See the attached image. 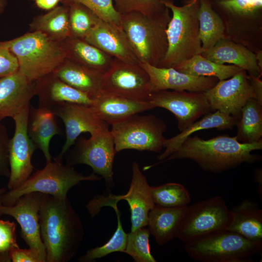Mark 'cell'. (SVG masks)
Wrapping results in <instances>:
<instances>
[{
	"label": "cell",
	"instance_id": "obj_8",
	"mask_svg": "<svg viewBox=\"0 0 262 262\" xmlns=\"http://www.w3.org/2000/svg\"><path fill=\"white\" fill-rule=\"evenodd\" d=\"M193 259L201 262H250L262 251V242L250 241L236 232L224 230L185 244Z\"/></svg>",
	"mask_w": 262,
	"mask_h": 262
},
{
	"label": "cell",
	"instance_id": "obj_22",
	"mask_svg": "<svg viewBox=\"0 0 262 262\" xmlns=\"http://www.w3.org/2000/svg\"><path fill=\"white\" fill-rule=\"evenodd\" d=\"M90 107L99 119L111 125L154 108L150 101L134 100L103 91Z\"/></svg>",
	"mask_w": 262,
	"mask_h": 262
},
{
	"label": "cell",
	"instance_id": "obj_36",
	"mask_svg": "<svg viewBox=\"0 0 262 262\" xmlns=\"http://www.w3.org/2000/svg\"><path fill=\"white\" fill-rule=\"evenodd\" d=\"M65 4L69 9L70 35L69 37L84 39L100 19L92 10L78 2Z\"/></svg>",
	"mask_w": 262,
	"mask_h": 262
},
{
	"label": "cell",
	"instance_id": "obj_20",
	"mask_svg": "<svg viewBox=\"0 0 262 262\" xmlns=\"http://www.w3.org/2000/svg\"><path fill=\"white\" fill-rule=\"evenodd\" d=\"M34 95L35 82L29 81L19 70L0 78V121L30 106Z\"/></svg>",
	"mask_w": 262,
	"mask_h": 262
},
{
	"label": "cell",
	"instance_id": "obj_17",
	"mask_svg": "<svg viewBox=\"0 0 262 262\" xmlns=\"http://www.w3.org/2000/svg\"><path fill=\"white\" fill-rule=\"evenodd\" d=\"M43 194L33 192L21 196L12 206L2 205L0 215L13 217L21 228L20 235L29 248L46 262L47 254L40 230L39 211Z\"/></svg>",
	"mask_w": 262,
	"mask_h": 262
},
{
	"label": "cell",
	"instance_id": "obj_27",
	"mask_svg": "<svg viewBox=\"0 0 262 262\" xmlns=\"http://www.w3.org/2000/svg\"><path fill=\"white\" fill-rule=\"evenodd\" d=\"M187 206L165 208L155 205L150 211L147 226L158 245H164L176 238Z\"/></svg>",
	"mask_w": 262,
	"mask_h": 262
},
{
	"label": "cell",
	"instance_id": "obj_45",
	"mask_svg": "<svg viewBox=\"0 0 262 262\" xmlns=\"http://www.w3.org/2000/svg\"><path fill=\"white\" fill-rule=\"evenodd\" d=\"M249 79L253 88L254 99L262 104V82L260 78L249 75Z\"/></svg>",
	"mask_w": 262,
	"mask_h": 262
},
{
	"label": "cell",
	"instance_id": "obj_47",
	"mask_svg": "<svg viewBox=\"0 0 262 262\" xmlns=\"http://www.w3.org/2000/svg\"><path fill=\"white\" fill-rule=\"evenodd\" d=\"M254 180L258 184L257 192L260 197L262 198V170L261 168L257 169L254 173Z\"/></svg>",
	"mask_w": 262,
	"mask_h": 262
},
{
	"label": "cell",
	"instance_id": "obj_42",
	"mask_svg": "<svg viewBox=\"0 0 262 262\" xmlns=\"http://www.w3.org/2000/svg\"><path fill=\"white\" fill-rule=\"evenodd\" d=\"M19 70L16 57L9 49L6 41H0V78Z\"/></svg>",
	"mask_w": 262,
	"mask_h": 262
},
{
	"label": "cell",
	"instance_id": "obj_12",
	"mask_svg": "<svg viewBox=\"0 0 262 262\" xmlns=\"http://www.w3.org/2000/svg\"><path fill=\"white\" fill-rule=\"evenodd\" d=\"M116 153L109 128L91 135L88 139L80 138L71 156L68 165L85 164L93 173L104 179L108 188L114 186L113 163Z\"/></svg>",
	"mask_w": 262,
	"mask_h": 262
},
{
	"label": "cell",
	"instance_id": "obj_29",
	"mask_svg": "<svg viewBox=\"0 0 262 262\" xmlns=\"http://www.w3.org/2000/svg\"><path fill=\"white\" fill-rule=\"evenodd\" d=\"M62 42L67 58L102 74L114 61V58L83 39L68 37Z\"/></svg>",
	"mask_w": 262,
	"mask_h": 262
},
{
	"label": "cell",
	"instance_id": "obj_15",
	"mask_svg": "<svg viewBox=\"0 0 262 262\" xmlns=\"http://www.w3.org/2000/svg\"><path fill=\"white\" fill-rule=\"evenodd\" d=\"M149 101L154 108H163L173 113L180 131L212 110L204 92L161 90L153 92Z\"/></svg>",
	"mask_w": 262,
	"mask_h": 262
},
{
	"label": "cell",
	"instance_id": "obj_39",
	"mask_svg": "<svg viewBox=\"0 0 262 262\" xmlns=\"http://www.w3.org/2000/svg\"><path fill=\"white\" fill-rule=\"evenodd\" d=\"M63 4L80 3L95 13L101 20L121 27V15L116 10L113 0H62Z\"/></svg>",
	"mask_w": 262,
	"mask_h": 262
},
{
	"label": "cell",
	"instance_id": "obj_1",
	"mask_svg": "<svg viewBox=\"0 0 262 262\" xmlns=\"http://www.w3.org/2000/svg\"><path fill=\"white\" fill-rule=\"evenodd\" d=\"M39 225L46 262H67L75 256L84 231L81 220L67 197L43 194Z\"/></svg>",
	"mask_w": 262,
	"mask_h": 262
},
{
	"label": "cell",
	"instance_id": "obj_31",
	"mask_svg": "<svg viewBox=\"0 0 262 262\" xmlns=\"http://www.w3.org/2000/svg\"><path fill=\"white\" fill-rule=\"evenodd\" d=\"M30 26L33 31L41 32L59 42L64 41L70 35L68 6H56L46 14L36 16Z\"/></svg>",
	"mask_w": 262,
	"mask_h": 262
},
{
	"label": "cell",
	"instance_id": "obj_13",
	"mask_svg": "<svg viewBox=\"0 0 262 262\" xmlns=\"http://www.w3.org/2000/svg\"><path fill=\"white\" fill-rule=\"evenodd\" d=\"M102 91L131 99L149 101L152 92L149 77L140 64H131L114 58L102 75Z\"/></svg>",
	"mask_w": 262,
	"mask_h": 262
},
{
	"label": "cell",
	"instance_id": "obj_4",
	"mask_svg": "<svg viewBox=\"0 0 262 262\" xmlns=\"http://www.w3.org/2000/svg\"><path fill=\"white\" fill-rule=\"evenodd\" d=\"M172 12L166 30L168 48L158 67H173L180 62L201 54L198 10L199 0H186L181 6L173 0H162Z\"/></svg>",
	"mask_w": 262,
	"mask_h": 262
},
{
	"label": "cell",
	"instance_id": "obj_35",
	"mask_svg": "<svg viewBox=\"0 0 262 262\" xmlns=\"http://www.w3.org/2000/svg\"><path fill=\"white\" fill-rule=\"evenodd\" d=\"M151 194L155 205L165 208L187 206L191 201L190 195L184 185L169 182L150 187Z\"/></svg>",
	"mask_w": 262,
	"mask_h": 262
},
{
	"label": "cell",
	"instance_id": "obj_44",
	"mask_svg": "<svg viewBox=\"0 0 262 262\" xmlns=\"http://www.w3.org/2000/svg\"><path fill=\"white\" fill-rule=\"evenodd\" d=\"M10 259L12 262H42L39 255L30 248L13 249L10 253Z\"/></svg>",
	"mask_w": 262,
	"mask_h": 262
},
{
	"label": "cell",
	"instance_id": "obj_30",
	"mask_svg": "<svg viewBox=\"0 0 262 262\" xmlns=\"http://www.w3.org/2000/svg\"><path fill=\"white\" fill-rule=\"evenodd\" d=\"M238 118L216 111L209 113L199 120H196L177 135L165 139L164 151L157 158L161 161L167 158L176 151L182 143L190 135L197 131L215 128L218 130L232 129L237 124Z\"/></svg>",
	"mask_w": 262,
	"mask_h": 262
},
{
	"label": "cell",
	"instance_id": "obj_2",
	"mask_svg": "<svg viewBox=\"0 0 262 262\" xmlns=\"http://www.w3.org/2000/svg\"><path fill=\"white\" fill-rule=\"evenodd\" d=\"M262 149V140L253 143H242L234 137L219 135L204 140L197 136H189L180 147L159 163L145 166L147 170L160 163L172 160L187 159L193 161L203 170L221 173L241 165L253 164L261 160L252 153Z\"/></svg>",
	"mask_w": 262,
	"mask_h": 262
},
{
	"label": "cell",
	"instance_id": "obj_3",
	"mask_svg": "<svg viewBox=\"0 0 262 262\" xmlns=\"http://www.w3.org/2000/svg\"><path fill=\"white\" fill-rule=\"evenodd\" d=\"M171 17L167 7L152 15H121V28L140 63L159 66L167 50L166 30Z\"/></svg>",
	"mask_w": 262,
	"mask_h": 262
},
{
	"label": "cell",
	"instance_id": "obj_11",
	"mask_svg": "<svg viewBox=\"0 0 262 262\" xmlns=\"http://www.w3.org/2000/svg\"><path fill=\"white\" fill-rule=\"evenodd\" d=\"M150 186L143 174L138 164H132V177L129 189L125 195H97L86 205V208L91 217L97 215L101 209L117 204L120 200H126L131 212V231L147 227L148 213L155 206Z\"/></svg>",
	"mask_w": 262,
	"mask_h": 262
},
{
	"label": "cell",
	"instance_id": "obj_14",
	"mask_svg": "<svg viewBox=\"0 0 262 262\" xmlns=\"http://www.w3.org/2000/svg\"><path fill=\"white\" fill-rule=\"evenodd\" d=\"M30 108V106L13 117L15 131L9 144V190L15 189L24 183L33 170L31 160L37 147L28 132Z\"/></svg>",
	"mask_w": 262,
	"mask_h": 262
},
{
	"label": "cell",
	"instance_id": "obj_50",
	"mask_svg": "<svg viewBox=\"0 0 262 262\" xmlns=\"http://www.w3.org/2000/svg\"><path fill=\"white\" fill-rule=\"evenodd\" d=\"M194 0L195 1H197V0Z\"/></svg>",
	"mask_w": 262,
	"mask_h": 262
},
{
	"label": "cell",
	"instance_id": "obj_38",
	"mask_svg": "<svg viewBox=\"0 0 262 262\" xmlns=\"http://www.w3.org/2000/svg\"><path fill=\"white\" fill-rule=\"evenodd\" d=\"M150 234L149 230L146 227L128 233L124 253L132 257L135 262H156L150 251Z\"/></svg>",
	"mask_w": 262,
	"mask_h": 262
},
{
	"label": "cell",
	"instance_id": "obj_7",
	"mask_svg": "<svg viewBox=\"0 0 262 262\" xmlns=\"http://www.w3.org/2000/svg\"><path fill=\"white\" fill-rule=\"evenodd\" d=\"M101 178L94 173L84 176L55 158L53 161L47 162L42 169L36 171L19 186L5 192L1 197V204L12 206L22 196L33 192L66 198L69 190L81 181Z\"/></svg>",
	"mask_w": 262,
	"mask_h": 262
},
{
	"label": "cell",
	"instance_id": "obj_34",
	"mask_svg": "<svg viewBox=\"0 0 262 262\" xmlns=\"http://www.w3.org/2000/svg\"><path fill=\"white\" fill-rule=\"evenodd\" d=\"M173 68L193 76L215 77L219 81L229 79L242 69L232 65L216 63L200 54L180 62Z\"/></svg>",
	"mask_w": 262,
	"mask_h": 262
},
{
	"label": "cell",
	"instance_id": "obj_23",
	"mask_svg": "<svg viewBox=\"0 0 262 262\" xmlns=\"http://www.w3.org/2000/svg\"><path fill=\"white\" fill-rule=\"evenodd\" d=\"M35 95L39 107L51 110L64 102L91 105L94 99L66 83L53 73L35 81Z\"/></svg>",
	"mask_w": 262,
	"mask_h": 262
},
{
	"label": "cell",
	"instance_id": "obj_25",
	"mask_svg": "<svg viewBox=\"0 0 262 262\" xmlns=\"http://www.w3.org/2000/svg\"><path fill=\"white\" fill-rule=\"evenodd\" d=\"M231 220L227 230L255 242H262V210L248 198L230 210Z\"/></svg>",
	"mask_w": 262,
	"mask_h": 262
},
{
	"label": "cell",
	"instance_id": "obj_26",
	"mask_svg": "<svg viewBox=\"0 0 262 262\" xmlns=\"http://www.w3.org/2000/svg\"><path fill=\"white\" fill-rule=\"evenodd\" d=\"M52 73L66 83L94 99L102 91L103 74L68 58Z\"/></svg>",
	"mask_w": 262,
	"mask_h": 262
},
{
	"label": "cell",
	"instance_id": "obj_37",
	"mask_svg": "<svg viewBox=\"0 0 262 262\" xmlns=\"http://www.w3.org/2000/svg\"><path fill=\"white\" fill-rule=\"evenodd\" d=\"M110 207L114 209L117 216V225L115 231L107 243L100 246L88 250L85 254L79 258V262H93L113 252H124L128 233L125 232L122 227L121 213L117 208V204H113Z\"/></svg>",
	"mask_w": 262,
	"mask_h": 262
},
{
	"label": "cell",
	"instance_id": "obj_21",
	"mask_svg": "<svg viewBox=\"0 0 262 262\" xmlns=\"http://www.w3.org/2000/svg\"><path fill=\"white\" fill-rule=\"evenodd\" d=\"M114 58L140 64L121 28L100 19L83 39Z\"/></svg>",
	"mask_w": 262,
	"mask_h": 262
},
{
	"label": "cell",
	"instance_id": "obj_6",
	"mask_svg": "<svg viewBox=\"0 0 262 262\" xmlns=\"http://www.w3.org/2000/svg\"><path fill=\"white\" fill-rule=\"evenodd\" d=\"M222 20L225 38L262 51V0H209Z\"/></svg>",
	"mask_w": 262,
	"mask_h": 262
},
{
	"label": "cell",
	"instance_id": "obj_19",
	"mask_svg": "<svg viewBox=\"0 0 262 262\" xmlns=\"http://www.w3.org/2000/svg\"><path fill=\"white\" fill-rule=\"evenodd\" d=\"M140 65L149 77L152 93L168 90L204 92L213 87L219 81L215 77L186 74L173 67H158L147 63Z\"/></svg>",
	"mask_w": 262,
	"mask_h": 262
},
{
	"label": "cell",
	"instance_id": "obj_5",
	"mask_svg": "<svg viewBox=\"0 0 262 262\" xmlns=\"http://www.w3.org/2000/svg\"><path fill=\"white\" fill-rule=\"evenodd\" d=\"M6 42L17 60L19 71L32 82L52 73L67 58L62 42L41 32L28 33Z\"/></svg>",
	"mask_w": 262,
	"mask_h": 262
},
{
	"label": "cell",
	"instance_id": "obj_16",
	"mask_svg": "<svg viewBox=\"0 0 262 262\" xmlns=\"http://www.w3.org/2000/svg\"><path fill=\"white\" fill-rule=\"evenodd\" d=\"M204 93L212 110L219 111L238 119L246 103L249 99L254 98L249 76L244 69L229 79L218 81Z\"/></svg>",
	"mask_w": 262,
	"mask_h": 262
},
{
	"label": "cell",
	"instance_id": "obj_48",
	"mask_svg": "<svg viewBox=\"0 0 262 262\" xmlns=\"http://www.w3.org/2000/svg\"><path fill=\"white\" fill-rule=\"evenodd\" d=\"M7 5V0H0V14L4 12Z\"/></svg>",
	"mask_w": 262,
	"mask_h": 262
},
{
	"label": "cell",
	"instance_id": "obj_49",
	"mask_svg": "<svg viewBox=\"0 0 262 262\" xmlns=\"http://www.w3.org/2000/svg\"><path fill=\"white\" fill-rule=\"evenodd\" d=\"M6 189L5 188H0V207L2 206V204H1V196L5 193L6 192ZM1 215H0V216Z\"/></svg>",
	"mask_w": 262,
	"mask_h": 262
},
{
	"label": "cell",
	"instance_id": "obj_9",
	"mask_svg": "<svg viewBox=\"0 0 262 262\" xmlns=\"http://www.w3.org/2000/svg\"><path fill=\"white\" fill-rule=\"evenodd\" d=\"M164 122L154 115L136 114L112 125L116 152L124 149L160 152L164 147Z\"/></svg>",
	"mask_w": 262,
	"mask_h": 262
},
{
	"label": "cell",
	"instance_id": "obj_46",
	"mask_svg": "<svg viewBox=\"0 0 262 262\" xmlns=\"http://www.w3.org/2000/svg\"><path fill=\"white\" fill-rule=\"evenodd\" d=\"M36 6L42 9L50 10L57 6L62 0H34Z\"/></svg>",
	"mask_w": 262,
	"mask_h": 262
},
{
	"label": "cell",
	"instance_id": "obj_41",
	"mask_svg": "<svg viewBox=\"0 0 262 262\" xmlns=\"http://www.w3.org/2000/svg\"><path fill=\"white\" fill-rule=\"evenodd\" d=\"M14 222L0 219V262H10L11 251L18 247Z\"/></svg>",
	"mask_w": 262,
	"mask_h": 262
},
{
	"label": "cell",
	"instance_id": "obj_18",
	"mask_svg": "<svg viewBox=\"0 0 262 262\" xmlns=\"http://www.w3.org/2000/svg\"><path fill=\"white\" fill-rule=\"evenodd\" d=\"M55 115L60 117L66 127V140L61 151L56 159L61 161L64 154L74 144L83 132L91 135L109 128L107 123L99 119L90 105L64 102L51 109Z\"/></svg>",
	"mask_w": 262,
	"mask_h": 262
},
{
	"label": "cell",
	"instance_id": "obj_33",
	"mask_svg": "<svg viewBox=\"0 0 262 262\" xmlns=\"http://www.w3.org/2000/svg\"><path fill=\"white\" fill-rule=\"evenodd\" d=\"M236 125L235 137L239 142L253 143L262 140V104L249 99L243 107Z\"/></svg>",
	"mask_w": 262,
	"mask_h": 262
},
{
	"label": "cell",
	"instance_id": "obj_24",
	"mask_svg": "<svg viewBox=\"0 0 262 262\" xmlns=\"http://www.w3.org/2000/svg\"><path fill=\"white\" fill-rule=\"evenodd\" d=\"M200 54L216 63L236 66L256 77L260 78L262 74L255 53L243 45L225 38Z\"/></svg>",
	"mask_w": 262,
	"mask_h": 262
},
{
	"label": "cell",
	"instance_id": "obj_10",
	"mask_svg": "<svg viewBox=\"0 0 262 262\" xmlns=\"http://www.w3.org/2000/svg\"><path fill=\"white\" fill-rule=\"evenodd\" d=\"M231 220L230 210L221 196L187 206L176 238L184 244L226 230Z\"/></svg>",
	"mask_w": 262,
	"mask_h": 262
},
{
	"label": "cell",
	"instance_id": "obj_43",
	"mask_svg": "<svg viewBox=\"0 0 262 262\" xmlns=\"http://www.w3.org/2000/svg\"><path fill=\"white\" fill-rule=\"evenodd\" d=\"M8 137L6 127L0 121V176L9 177L10 167L9 163Z\"/></svg>",
	"mask_w": 262,
	"mask_h": 262
},
{
	"label": "cell",
	"instance_id": "obj_32",
	"mask_svg": "<svg viewBox=\"0 0 262 262\" xmlns=\"http://www.w3.org/2000/svg\"><path fill=\"white\" fill-rule=\"evenodd\" d=\"M198 19L201 52L207 51L224 37L222 19L213 9L209 0H198Z\"/></svg>",
	"mask_w": 262,
	"mask_h": 262
},
{
	"label": "cell",
	"instance_id": "obj_28",
	"mask_svg": "<svg viewBox=\"0 0 262 262\" xmlns=\"http://www.w3.org/2000/svg\"><path fill=\"white\" fill-rule=\"evenodd\" d=\"M51 110L39 107L30 108L28 132L37 148L43 152L46 162L51 160L49 143L53 136L61 134V130Z\"/></svg>",
	"mask_w": 262,
	"mask_h": 262
},
{
	"label": "cell",
	"instance_id": "obj_40",
	"mask_svg": "<svg viewBox=\"0 0 262 262\" xmlns=\"http://www.w3.org/2000/svg\"><path fill=\"white\" fill-rule=\"evenodd\" d=\"M116 10L120 15L138 12L149 15L158 13L166 6L162 0H113Z\"/></svg>",
	"mask_w": 262,
	"mask_h": 262
}]
</instances>
